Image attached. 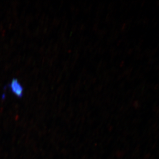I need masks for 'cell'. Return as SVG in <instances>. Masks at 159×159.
Here are the masks:
<instances>
[{
    "label": "cell",
    "instance_id": "1",
    "mask_svg": "<svg viewBox=\"0 0 159 159\" xmlns=\"http://www.w3.org/2000/svg\"><path fill=\"white\" fill-rule=\"evenodd\" d=\"M10 89L12 92L14 93L18 97H22L23 94V88L20 84L17 79L13 78L9 84Z\"/></svg>",
    "mask_w": 159,
    "mask_h": 159
}]
</instances>
